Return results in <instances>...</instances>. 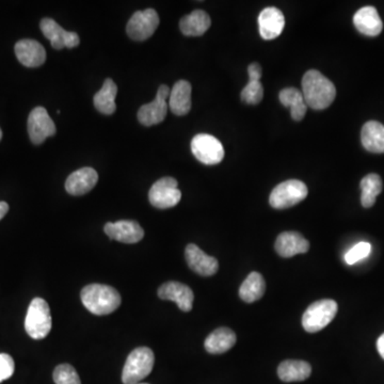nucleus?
I'll use <instances>...</instances> for the list:
<instances>
[{
    "instance_id": "1",
    "label": "nucleus",
    "mask_w": 384,
    "mask_h": 384,
    "mask_svg": "<svg viewBox=\"0 0 384 384\" xmlns=\"http://www.w3.org/2000/svg\"><path fill=\"white\" fill-rule=\"evenodd\" d=\"M302 94L305 104L314 110L327 109L335 100L333 82L316 70H309L302 78Z\"/></svg>"
},
{
    "instance_id": "2",
    "label": "nucleus",
    "mask_w": 384,
    "mask_h": 384,
    "mask_svg": "<svg viewBox=\"0 0 384 384\" xmlns=\"http://www.w3.org/2000/svg\"><path fill=\"white\" fill-rule=\"evenodd\" d=\"M82 305L94 315H109L121 305V295L115 287L104 284H90L80 293Z\"/></svg>"
},
{
    "instance_id": "3",
    "label": "nucleus",
    "mask_w": 384,
    "mask_h": 384,
    "mask_svg": "<svg viewBox=\"0 0 384 384\" xmlns=\"http://www.w3.org/2000/svg\"><path fill=\"white\" fill-rule=\"evenodd\" d=\"M155 357L152 349L148 347H139L132 351L127 357L123 371V384H138L152 373Z\"/></svg>"
},
{
    "instance_id": "4",
    "label": "nucleus",
    "mask_w": 384,
    "mask_h": 384,
    "mask_svg": "<svg viewBox=\"0 0 384 384\" xmlns=\"http://www.w3.org/2000/svg\"><path fill=\"white\" fill-rule=\"evenodd\" d=\"M51 315L49 303L42 298H34L29 305L25 319V330L34 340H43L51 330Z\"/></svg>"
},
{
    "instance_id": "5",
    "label": "nucleus",
    "mask_w": 384,
    "mask_h": 384,
    "mask_svg": "<svg viewBox=\"0 0 384 384\" xmlns=\"http://www.w3.org/2000/svg\"><path fill=\"white\" fill-rule=\"evenodd\" d=\"M338 311L336 301L324 299L312 303L302 316V327L309 333H316L325 329Z\"/></svg>"
},
{
    "instance_id": "6",
    "label": "nucleus",
    "mask_w": 384,
    "mask_h": 384,
    "mask_svg": "<svg viewBox=\"0 0 384 384\" xmlns=\"http://www.w3.org/2000/svg\"><path fill=\"white\" fill-rule=\"evenodd\" d=\"M309 195V189L303 181L290 179L279 184L269 198L271 207L276 210H286L302 202Z\"/></svg>"
},
{
    "instance_id": "7",
    "label": "nucleus",
    "mask_w": 384,
    "mask_h": 384,
    "mask_svg": "<svg viewBox=\"0 0 384 384\" xmlns=\"http://www.w3.org/2000/svg\"><path fill=\"white\" fill-rule=\"evenodd\" d=\"M181 199V190L177 188V181L173 177H162L153 184L148 192V200L158 210L174 207Z\"/></svg>"
},
{
    "instance_id": "8",
    "label": "nucleus",
    "mask_w": 384,
    "mask_h": 384,
    "mask_svg": "<svg viewBox=\"0 0 384 384\" xmlns=\"http://www.w3.org/2000/svg\"><path fill=\"white\" fill-rule=\"evenodd\" d=\"M191 151L199 162L207 166L220 164L224 157L222 143L208 134L196 136L191 141Z\"/></svg>"
},
{
    "instance_id": "9",
    "label": "nucleus",
    "mask_w": 384,
    "mask_h": 384,
    "mask_svg": "<svg viewBox=\"0 0 384 384\" xmlns=\"http://www.w3.org/2000/svg\"><path fill=\"white\" fill-rule=\"evenodd\" d=\"M159 25V16L154 9L137 11L126 27L128 37L134 41H146L155 34Z\"/></svg>"
},
{
    "instance_id": "10",
    "label": "nucleus",
    "mask_w": 384,
    "mask_h": 384,
    "mask_svg": "<svg viewBox=\"0 0 384 384\" xmlns=\"http://www.w3.org/2000/svg\"><path fill=\"white\" fill-rule=\"evenodd\" d=\"M170 89L166 84L159 87L156 98L150 104L143 105L138 111V120L144 126H153L162 123L166 119L169 105L167 98L170 96Z\"/></svg>"
},
{
    "instance_id": "11",
    "label": "nucleus",
    "mask_w": 384,
    "mask_h": 384,
    "mask_svg": "<svg viewBox=\"0 0 384 384\" xmlns=\"http://www.w3.org/2000/svg\"><path fill=\"white\" fill-rule=\"evenodd\" d=\"M56 125L44 107H37L28 117V133L34 144H42L45 140L55 135Z\"/></svg>"
},
{
    "instance_id": "12",
    "label": "nucleus",
    "mask_w": 384,
    "mask_h": 384,
    "mask_svg": "<svg viewBox=\"0 0 384 384\" xmlns=\"http://www.w3.org/2000/svg\"><path fill=\"white\" fill-rule=\"evenodd\" d=\"M104 231L109 238L123 243H139L144 237L143 229L137 221L133 220H120L115 223H106Z\"/></svg>"
},
{
    "instance_id": "13",
    "label": "nucleus",
    "mask_w": 384,
    "mask_h": 384,
    "mask_svg": "<svg viewBox=\"0 0 384 384\" xmlns=\"http://www.w3.org/2000/svg\"><path fill=\"white\" fill-rule=\"evenodd\" d=\"M40 27L43 34L51 41V46L55 49H73L79 45V36L76 32L64 30L51 18H43Z\"/></svg>"
},
{
    "instance_id": "14",
    "label": "nucleus",
    "mask_w": 384,
    "mask_h": 384,
    "mask_svg": "<svg viewBox=\"0 0 384 384\" xmlns=\"http://www.w3.org/2000/svg\"><path fill=\"white\" fill-rule=\"evenodd\" d=\"M158 297L162 300H170L177 303L179 309L183 312H190L193 307L195 295L191 288L183 283L170 282L165 283L158 288Z\"/></svg>"
},
{
    "instance_id": "15",
    "label": "nucleus",
    "mask_w": 384,
    "mask_h": 384,
    "mask_svg": "<svg viewBox=\"0 0 384 384\" xmlns=\"http://www.w3.org/2000/svg\"><path fill=\"white\" fill-rule=\"evenodd\" d=\"M186 262L192 271L202 276H212L217 274L219 263L217 259L207 255L195 243H189L185 250Z\"/></svg>"
},
{
    "instance_id": "16",
    "label": "nucleus",
    "mask_w": 384,
    "mask_h": 384,
    "mask_svg": "<svg viewBox=\"0 0 384 384\" xmlns=\"http://www.w3.org/2000/svg\"><path fill=\"white\" fill-rule=\"evenodd\" d=\"M98 174L90 167H84L72 173L65 181V190L72 196H84L98 184Z\"/></svg>"
},
{
    "instance_id": "17",
    "label": "nucleus",
    "mask_w": 384,
    "mask_h": 384,
    "mask_svg": "<svg viewBox=\"0 0 384 384\" xmlns=\"http://www.w3.org/2000/svg\"><path fill=\"white\" fill-rule=\"evenodd\" d=\"M15 53L18 61L27 68H38L44 64L46 51L38 41H18L15 45Z\"/></svg>"
},
{
    "instance_id": "18",
    "label": "nucleus",
    "mask_w": 384,
    "mask_h": 384,
    "mask_svg": "<svg viewBox=\"0 0 384 384\" xmlns=\"http://www.w3.org/2000/svg\"><path fill=\"white\" fill-rule=\"evenodd\" d=\"M285 18L278 8L268 7L260 13V34L264 40H274L283 32Z\"/></svg>"
},
{
    "instance_id": "19",
    "label": "nucleus",
    "mask_w": 384,
    "mask_h": 384,
    "mask_svg": "<svg viewBox=\"0 0 384 384\" xmlns=\"http://www.w3.org/2000/svg\"><path fill=\"white\" fill-rule=\"evenodd\" d=\"M274 248L279 255L288 259L297 254L307 253L309 249V243L300 233L284 232L279 235Z\"/></svg>"
},
{
    "instance_id": "20",
    "label": "nucleus",
    "mask_w": 384,
    "mask_h": 384,
    "mask_svg": "<svg viewBox=\"0 0 384 384\" xmlns=\"http://www.w3.org/2000/svg\"><path fill=\"white\" fill-rule=\"evenodd\" d=\"M354 24L359 32L367 37H377L383 29V23L377 9L371 6L362 8L354 14Z\"/></svg>"
},
{
    "instance_id": "21",
    "label": "nucleus",
    "mask_w": 384,
    "mask_h": 384,
    "mask_svg": "<svg viewBox=\"0 0 384 384\" xmlns=\"http://www.w3.org/2000/svg\"><path fill=\"white\" fill-rule=\"evenodd\" d=\"M169 108L175 115H187L191 109V84L186 80H179L173 86L169 96Z\"/></svg>"
},
{
    "instance_id": "22",
    "label": "nucleus",
    "mask_w": 384,
    "mask_h": 384,
    "mask_svg": "<svg viewBox=\"0 0 384 384\" xmlns=\"http://www.w3.org/2000/svg\"><path fill=\"white\" fill-rule=\"evenodd\" d=\"M236 334L229 328H218L206 338L204 347L208 354H221L231 350L236 344Z\"/></svg>"
},
{
    "instance_id": "23",
    "label": "nucleus",
    "mask_w": 384,
    "mask_h": 384,
    "mask_svg": "<svg viewBox=\"0 0 384 384\" xmlns=\"http://www.w3.org/2000/svg\"><path fill=\"white\" fill-rule=\"evenodd\" d=\"M212 20L206 12L195 10L188 15L184 16L179 22L181 34L187 37L203 36L210 29Z\"/></svg>"
},
{
    "instance_id": "24",
    "label": "nucleus",
    "mask_w": 384,
    "mask_h": 384,
    "mask_svg": "<svg viewBox=\"0 0 384 384\" xmlns=\"http://www.w3.org/2000/svg\"><path fill=\"white\" fill-rule=\"evenodd\" d=\"M361 140L365 150L371 153H384V125L377 121L364 124L361 133Z\"/></svg>"
},
{
    "instance_id": "25",
    "label": "nucleus",
    "mask_w": 384,
    "mask_h": 384,
    "mask_svg": "<svg viewBox=\"0 0 384 384\" xmlns=\"http://www.w3.org/2000/svg\"><path fill=\"white\" fill-rule=\"evenodd\" d=\"M311 373V365L305 361L287 360L279 365L278 375L283 382L305 381Z\"/></svg>"
},
{
    "instance_id": "26",
    "label": "nucleus",
    "mask_w": 384,
    "mask_h": 384,
    "mask_svg": "<svg viewBox=\"0 0 384 384\" xmlns=\"http://www.w3.org/2000/svg\"><path fill=\"white\" fill-rule=\"evenodd\" d=\"M266 283L263 276L259 272H251L247 276L241 288H239V297L245 303H253L260 300L265 294Z\"/></svg>"
},
{
    "instance_id": "27",
    "label": "nucleus",
    "mask_w": 384,
    "mask_h": 384,
    "mask_svg": "<svg viewBox=\"0 0 384 384\" xmlns=\"http://www.w3.org/2000/svg\"><path fill=\"white\" fill-rule=\"evenodd\" d=\"M117 93V84L110 78H107L103 88L94 95V98H93L95 108L98 109L103 115H110L115 113V109H117V105H115Z\"/></svg>"
},
{
    "instance_id": "28",
    "label": "nucleus",
    "mask_w": 384,
    "mask_h": 384,
    "mask_svg": "<svg viewBox=\"0 0 384 384\" xmlns=\"http://www.w3.org/2000/svg\"><path fill=\"white\" fill-rule=\"evenodd\" d=\"M280 102L287 108L290 109L292 117L295 121H301L307 110L302 92L296 88L283 89L279 95Z\"/></svg>"
},
{
    "instance_id": "29",
    "label": "nucleus",
    "mask_w": 384,
    "mask_h": 384,
    "mask_svg": "<svg viewBox=\"0 0 384 384\" xmlns=\"http://www.w3.org/2000/svg\"><path fill=\"white\" fill-rule=\"evenodd\" d=\"M361 203L363 207L369 208L376 203V199L382 191V179L378 174H369L361 181Z\"/></svg>"
},
{
    "instance_id": "30",
    "label": "nucleus",
    "mask_w": 384,
    "mask_h": 384,
    "mask_svg": "<svg viewBox=\"0 0 384 384\" xmlns=\"http://www.w3.org/2000/svg\"><path fill=\"white\" fill-rule=\"evenodd\" d=\"M264 98V88L261 80H249L247 86L241 91V98L249 105H257Z\"/></svg>"
},
{
    "instance_id": "31",
    "label": "nucleus",
    "mask_w": 384,
    "mask_h": 384,
    "mask_svg": "<svg viewBox=\"0 0 384 384\" xmlns=\"http://www.w3.org/2000/svg\"><path fill=\"white\" fill-rule=\"evenodd\" d=\"M56 384H82L77 371L70 364H60L53 373Z\"/></svg>"
},
{
    "instance_id": "32",
    "label": "nucleus",
    "mask_w": 384,
    "mask_h": 384,
    "mask_svg": "<svg viewBox=\"0 0 384 384\" xmlns=\"http://www.w3.org/2000/svg\"><path fill=\"white\" fill-rule=\"evenodd\" d=\"M371 243H365V241L357 243L345 254V261L348 265H354V264L366 259L367 256L371 254Z\"/></svg>"
},
{
    "instance_id": "33",
    "label": "nucleus",
    "mask_w": 384,
    "mask_h": 384,
    "mask_svg": "<svg viewBox=\"0 0 384 384\" xmlns=\"http://www.w3.org/2000/svg\"><path fill=\"white\" fill-rule=\"evenodd\" d=\"M15 371V363L10 354H0V383L9 379Z\"/></svg>"
},
{
    "instance_id": "34",
    "label": "nucleus",
    "mask_w": 384,
    "mask_h": 384,
    "mask_svg": "<svg viewBox=\"0 0 384 384\" xmlns=\"http://www.w3.org/2000/svg\"><path fill=\"white\" fill-rule=\"evenodd\" d=\"M248 73H249V80H261L263 75V70L261 65L257 62L251 63L248 68Z\"/></svg>"
},
{
    "instance_id": "35",
    "label": "nucleus",
    "mask_w": 384,
    "mask_h": 384,
    "mask_svg": "<svg viewBox=\"0 0 384 384\" xmlns=\"http://www.w3.org/2000/svg\"><path fill=\"white\" fill-rule=\"evenodd\" d=\"M377 350L379 352L380 356L384 360V333L378 338L377 340Z\"/></svg>"
},
{
    "instance_id": "36",
    "label": "nucleus",
    "mask_w": 384,
    "mask_h": 384,
    "mask_svg": "<svg viewBox=\"0 0 384 384\" xmlns=\"http://www.w3.org/2000/svg\"><path fill=\"white\" fill-rule=\"evenodd\" d=\"M9 212V205L6 202H0V220Z\"/></svg>"
},
{
    "instance_id": "37",
    "label": "nucleus",
    "mask_w": 384,
    "mask_h": 384,
    "mask_svg": "<svg viewBox=\"0 0 384 384\" xmlns=\"http://www.w3.org/2000/svg\"><path fill=\"white\" fill-rule=\"evenodd\" d=\"M1 138H3V132L0 129V140H1Z\"/></svg>"
},
{
    "instance_id": "38",
    "label": "nucleus",
    "mask_w": 384,
    "mask_h": 384,
    "mask_svg": "<svg viewBox=\"0 0 384 384\" xmlns=\"http://www.w3.org/2000/svg\"><path fill=\"white\" fill-rule=\"evenodd\" d=\"M138 384H148V383H138Z\"/></svg>"
}]
</instances>
